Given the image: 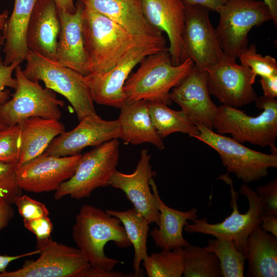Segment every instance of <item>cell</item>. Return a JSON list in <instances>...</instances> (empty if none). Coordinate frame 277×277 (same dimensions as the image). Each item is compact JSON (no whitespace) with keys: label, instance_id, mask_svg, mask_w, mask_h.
I'll use <instances>...</instances> for the list:
<instances>
[{"label":"cell","instance_id":"cell-1","mask_svg":"<svg viewBox=\"0 0 277 277\" xmlns=\"http://www.w3.org/2000/svg\"><path fill=\"white\" fill-rule=\"evenodd\" d=\"M82 32L87 74L109 71L134 45L159 36L134 35L114 21L84 5Z\"/></svg>","mask_w":277,"mask_h":277},{"label":"cell","instance_id":"cell-2","mask_svg":"<svg viewBox=\"0 0 277 277\" xmlns=\"http://www.w3.org/2000/svg\"><path fill=\"white\" fill-rule=\"evenodd\" d=\"M72 235L74 243L91 266L112 270L121 263L106 256L104 247L110 241L118 247L131 246L124 227L116 217L92 205H83L75 217Z\"/></svg>","mask_w":277,"mask_h":277},{"label":"cell","instance_id":"cell-3","mask_svg":"<svg viewBox=\"0 0 277 277\" xmlns=\"http://www.w3.org/2000/svg\"><path fill=\"white\" fill-rule=\"evenodd\" d=\"M140 64L123 87L126 102L143 100L168 106L172 103L169 97L170 91L194 65L189 58L180 65H173L168 48L146 56Z\"/></svg>","mask_w":277,"mask_h":277},{"label":"cell","instance_id":"cell-4","mask_svg":"<svg viewBox=\"0 0 277 277\" xmlns=\"http://www.w3.org/2000/svg\"><path fill=\"white\" fill-rule=\"evenodd\" d=\"M255 106L262 110L256 116H249L236 108L218 106L213 129L221 134H230L242 144L269 146L271 153L277 155V100L263 95L258 97Z\"/></svg>","mask_w":277,"mask_h":277},{"label":"cell","instance_id":"cell-5","mask_svg":"<svg viewBox=\"0 0 277 277\" xmlns=\"http://www.w3.org/2000/svg\"><path fill=\"white\" fill-rule=\"evenodd\" d=\"M217 179L223 180L230 187V205L232 208L231 214L222 222L216 224L208 223L207 217L196 219L192 224L188 222L184 230L188 233H197L219 239H231L238 250L244 252L249 236L260 226L263 214L262 202L255 191L245 183L240 188V194L246 197L249 208L244 214L240 213L239 193L234 188L229 173L221 174Z\"/></svg>","mask_w":277,"mask_h":277},{"label":"cell","instance_id":"cell-6","mask_svg":"<svg viewBox=\"0 0 277 277\" xmlns=\"http://www.w3.org/2000/svg\"><path fill=\"white\" fill-rule=\"evenodd\" d=\"M25 61L23 69L25 76L32 81H42L46 87L64 96L73 107L79 121L97 115L84 76L31 51Z\"/></svg>","mask_w":277,"mask_h":277},{"label":"cell","instance_id":"cell-7","mask_svg":"<svg viewBox=\"0 0 277 277\" xmlns=\"http://www.w3.org/2000/svg\"><path fill=\"white\" fill-rule=\"evenodd\" d=\"M216 36L225 56L236 61L247 47L252 28L272 20L268 6L259 0H228L216 11Z\"/></svg>","mask_w":277,"mask_h":277},{"label":"cell","instance_id":"cell-8","mask_svg":"<svg viewBox=\"0 0 277 277\" xmlns=\"http://www.w3.org/2000/svg\"><path fill=\"white\" fill-rule=\"evenodd\" d=\"M164 36L151 37L132 47L111 69L84 76L93 102L120 108L126 102L124 84L134 67L146 56L168 48Z\"/></svg>","mask_w":277,"mask_h":277},{"label":"cell","instance_id":"cell-9","mask_svg":"<svg viewBox=\"0 0 277 277\" xmlns=\"http://www.w3.org/2000/svg\"><path fill=\"white\" fill-rule=\"evenodd\" d=\"M199 133L192 137L213 149L219 154L228 173L246 184L258 181L277 167V155L251 149L233 138L221 134L203 125H197Z\"/></svg>","mask_w":277,"mask_h":277},{"label":"cell","instance_id":"cell-10","mask_svg":"<svg viewBox=\"0 0 277 277\" xmlns=\"http://www.w3.org/2000/svg\"><path fill=\"white\" fill-rule=\"evenodd\" d=\"M14 73L17 87L11 98L0 105V123L12 126L31 117L60 120L64 102L56 98L54 91L27 77L19 65Z\"/></svg>","mask_w":277,"mask_h":277},{"label":"cell","instance_id":"cell-11","mask_svg":"<svg viewBox=\"0 0 277 277\" xmlns=\"http://www.w3.org/2000/svg\"><path fill=\"white\" fill-rule=\"evenodd\" d=\"M119 145L118 138H114L82 155L74 173L55 190L54 199L67 195L76 200L88 197L95 189L108 186L116 170Z\"/></svg>","mask_w":277,"mask_h":277},{"label":"cell","instance_id":"cell-12","mask_svg":"<svg viewBox=\"0 0 277 277\" xmlns=\"http://www.w3.org/2000/svg\"><path fill=\"white\" fill-rule=\"evenodd\" d=\"M39 258L27 261L16 270L5 271L0 277H86L91 265L77 248L53 241L37 244Z\"/></svg>","mask_w":277,"mask_h":277},{"label":"cell","instance_id":"cell-13","mask_svg":"<svg viewBox=\"0 0 277 277\" xmlns=\"http://www.w3.org/2000/svg\"><path fill=\"white\" fill-rule=\"evenodd\" d=\"M204 70L210 95L222 105L238 108L257 100L250 69L236 61L225 56Z\"/></svg>","mask_w":277,"mask_h":277},{"label":"cell","instance_id":"cell-14","mask_svg":"<svg viewBox=\"0 0 277 277\" xmlns=\"http://www.w3.org/2000/svg\"><path fill=\"white\" fill-rule=\"evenodd\" d=\"M185 19L183 41L186 58L204 70L225 56L220 47L215 29L210 18V10L199 5L184 4Z\"/></svg>","mask_w":277,"mask_h":277},{"label":"cell","instance_id":"cell-15","mask_svg":"<svg viewBox=\"0 0 277 277\" xmlns=\"http://www.w3.org/2000/svg\"><path fill=\"white\" fill-rule=\"evenodd\" d=\"M81 156L80 154L56 156L43 153L16 168L18 185L28 192L55 191L73 175Z\"/></svg>","mask_w":277,"mask_h":277},{"label":"cell","instance_id":"cell-16","mask_svg":"<svg viewBox=\"0 0 277 277\" xmlns=\"http://www.w3.org/2000/svg\"><path fill=\"white\" fill-rule=\"evenodd\" d=\"M121 134L118 120L106 121L98 115L88 116L71 130L65 131L55 137L44 153L56 156L76 155L87 147L120 138Z\"/></svg>","mask_w":277,"mask_h":277},{"label":"cell","instance_id":"cell-17","mask_svg":"<svg viewBox=\"0 0 277 277\" xmlns=\"http://www.w3.org/2000/svg\"><path fill=\"white\" fill-rule=\"evenodd\" d=\"M169 97L195 126L202 125L213 130L218 106L210 97L204 70L194 65L180 83L171 89Z\"/></svg>","mask_w":277,"mask_h":277},{"label":"cell","instance_id":"cell-18","mask_svg":"<svg viewBox=\"0 0 277 277\" xmlns=\"http://www.w3.org/2000/svg\"><path fill=\"white\" fill-rule=\"evenodd\" d=\"M150 157L148 149H143L134 171L126 174L115 170L108 186L122 190L133 207L145 217L149 224L155 223L157 225L160 212L150 185V181L155 175V172L152 170Z\"/></svg>","mask_w":277,"mask_h":277},{"label":"cell","instance_id":"cell-19","mask_svg":"<svg viewBox=\"0 0 277 277\" xmlns=\"http://www.w3.org/2000/svg\"><path fill=\"white\" fill-rule=\"evenodd\" d=\"M142 6L149 25L167 34L172 64H182L187 59L183 41L185 7L183 1L142 0Z\"/></svg>","mask_w":277,"mask_h":277},{"label":"cell","instance_id":"cell-20","mask_svg":"<svg viewBox=\"0 0 277 277\" xmlns=\"http://www.w3.org/2000/svg\"><path fill=\"white\" fill-rule=\"evenodd\" d=\"M60 31L58 12L54 1L37 0L27 32L26 42L30 51L56 62Z\"/></svg>","mask_w":277,"mask_h":277},{"label":"cell","instance_id":"cell-21","mask_svg":"<svg viewBox=\"0 0 277 277\" xmlns=\"http://www.w3.org/2000/svg\"><path fill=\"white\" fill-rule=\"evenodd\" d=\"M73 12L58 11L60 31L57 45L56 62L83 76L87 74L82 32L84 5L79 0Z\"/></svg>","mask_w":277,"mask_h":277},{"label":"cell","instance_id":"cell-22","mask_svg":"<svg viewBox=\"0 0 277 277\" xmlns=\"http://www.w3.org/2000/svg\"><path fill=\"white\" fill-rule=\"evenodd\" d=\"M150 185L160 212L159 228L154 227L150 233L157 247L162 250H171L184 247L189 243L184 238L183 231L188 220L197 219V210L193 207L182 211L170 208L161 200L157 186L152 178Z\"/></svg>","mask_w":277,"mask_h":277},{"label":"cell","instance_id":"cell-23","mask_svg":"<svg viewBox=\"0 0 277 277\" xmlns=\"http://www.w3.org/2000/svg\"><path fill=\"white\" fill-rule=\"evenodd\" d=\"M83 4L114 21L136 36H161L163 32L149 25L142 0H79Z\"/></svg>","mask_w":277,"mask_h":277},{"label":"cell","instance_id":"cell-24","mask_svg":"<svg viewBox=\"0 0 277 277\" xmlns=\"http://www.w3.org/2000/svg\"><path fill=\"white\" fill-rule=\"evenodd\" d=\"M120 109L117 119L121 127L120 138L133 145L149 143L160 150L165 148L163 138L152 123L148 102L127 101Z\"/></svg>","mask_w":277,"mask_h":277},{"label":"cell","instance_id":"cell-25","mask_svg":"<svg viewBox=\"0 0 277 277\" xmlns=\"http://www.w3.org/2000/svg\"><path fill=\"white\" fill-rule=\"evenodd\" d=\"M37 0H14L12 12L4 30L5 65H20L30 52L26 42L28 27Z\"/></svg>","mask_w":277,"mask_h":277},{"label":"cell","instance_id":"cell-26","mask_svg":"<svg viewBox=\"0 0 277 277\" xmlns=\"http://www.w3.org/2000/svg\"><path fill=\"white\" fill-rule=\"evenodd\" d=\"M18 124L20 154L17 167L44 153L51 141L65 131L64 125L55 119L31 117Z\"/></svg>","mask_w":277,"mask_h":277},{"label":"cell","instance_id":"cell-27","mask_svg":"<svg viewBox=\"0 0 277 277\" xmlns=\"http://www.w3.org/2000/svg\"><path fill=\"white\" fill-rule=\"evenodd\" d=\"M244 253L247 276H277V237L259 227L249 236Z\"/></svg>","mask_w":277,"mask_h":277},{"label":"cell","instance_id":"cell-28","mask_svg":"<svg viewBox=\"0 0 277 277\" xmlns=\"http://www.w3.org/2000/svg\"><path fill=\"white\" fill-rule=\"evenodd\" d=\"M105 211L118 218L123 224L127 237L134 248V275L138 276L141 272L140 264L148 256L147 243L149 223L134 207L122 211L111 209Z\"/></svg>","mask_w":277,"mask_h":277},{"label":"cell","instance_id":"cell-29","mask_svg":"<svg viewBox=\"0 0 277 277\" xmlns=\"http://www.w3.org/2000/svg\"><path fill=\"white\" fill-rule=\"evenodd\" d=\"M148 106L152 123L161 138L175 132L187 134L192 137L199 133L196 126L182 110H173L157 102H148Z\"/></svg>","mask_w":277,"mask_h":277},{"label":"cell","instance_id":"cell-30","mask_svg":"<svg viewBox=\"0 0 277 277\" xmlns=\"http://www.w3.org/2000/svg\"><path fill=\"white\" fill-rule=\"evenodd\" d=\"M184 250L185 277H222L219 261L212 252L189 243Z\"/></svg>","mask_w":277,"mask_h":277},{"label":"cell","instance_id":"cell-31","mask_svg":"<svg viewBox=\"0 0 277 277\" xmlns=\"http://www.w3.org/2000/svg\"><path fill=\"white\" fill-rule=\"evenodd\" d=\"M143 262L149 277H181L184 270V248L162 250L148 255Z\"/></svg>","mask_w":277,"mask_h":277},{"label":"cell","instance_id":"cell-32","mask_svg":"<svg viewBox=\"0 0 277 277\" xmlns=\"http://www.w3.org/2000/svg\"><path fill=\"white\" fill-rule=\"evenodd\" d=\"M204 247L217 256L223 277L244 276L245 255L238 250L232 240L210 239Z\"/></svg>","mask_w":277,"mask_h":277},{"label":"cell","instance_id":"cell-33","mask_svg":"<svg viewBox=\"0 0 277 277\" xmlns=\"http://www.w3.org/2000/svg\"><path fill=\"white\" fill-rule=\"evenodd\" d=\"M255 44H252L239 55L241 65L249 68L253 78L258 75L269 77L277 75V62L270 55L262 56L257 53Z\"/></svg>","mask_w":277,"mask_h":277},{"label":"cell","instance_id":"cell-34","mask_svg":"<svg viewBox=\"0 0 277 277\" xmlns=\"http://www.w3.org/2000/svg\"><path fill=\"white\" fill-rule=\"evenodd\" d=\"M19 124L0 130V162L17 164L20 154Z\"/></svg>","mask_w":277,"mask_h":277},{"label":"cell","instance_id":"cell-35","mask_svg":"<svg viewBox=\"0 0 277 277\" xmlns=\"http://www.w3.org/2000/svg\"><path fill=\"white\" fill-rule=\"evenodd\" d=\"M17 165L0 162V198L10 204H14L22 195V189L16 177Z\"/></svg>","mask_w":277,"mask_h":277},{"label":"cell","instance_id":"cell-36","mask_svg":"<svg viewBox=\"0 0 277 277\" xmlns=\"http://www.w3.org/2000/svg\"><path fill=\"white\" fill-rule=\"evenodd\" d=\"M14 204L23 221L31 220L49 215V212L45 204L27 195H21Z\"/></svg>","mask_w":277,"mask_h":277},{"label":"cell","instance_id":"cell-37","mask_svg":"<svg viewBox=\"0 0 277 277\" xmlns=\"http://www.w3.org/2000/svg\"><path fill=\"white\" fill-rule=\"evenodd\" d=\"M255 192L262 202L263 214L277 215V178L258 187Z\"/></svg>","mask_w":277,"mask_h":277},{"label":"cell","instance_id":"cell-38","mask_svg":"<svg viewBox=\"0 0 277 277\" xmlns=\"http://www.w3.org/2000/svg\"><path fill=\"white\" fill-rule=\"evenodd\" d=\"M18 65L17 63H12L6 65L0 61V105L10 98V92L6 88L15 89L17 87L16 79L13 77L12 73Z\"/></svg>","mask_w":277,"mask_h":277},{"label":"cell","instance_id":"cell-39","mask_svg":"<svg viewBox=\"0 0 277 277\" xmlns=\"http://www.w3.org/2000/svg\"><path fill=\"white\" fill-rule=\"evenodd\" d=\"M23 222L25 228L35 235L37 244L51 239L53 224L48 216Z\"/></svg>","mask_w":277,"mask_h":277},{"label":"cell","instance_id":"cell-40","mask_svg":"<svg viewBox=\"0 0 277 277\" xmlns=\"http://www.w3.org/2000/svg\"><path fill=\"white\" fill-rule=\"evenodd\" d=\"M264 96L276 98L277 97V75L269 77H261L260 80Z\"/></svg>","mask_w":277,"mask_h":277},{"label":"cell","instance_id":"cell-41","mask_svg":"<svg viewBox=\"0 0 277 277\" xmlns=\"http://www.w3.org/2000/svg\"><path fill=\"white\" fill-rule=\"evenodd\" d=\"M11 205L0 198V231L7 226L14 217V211Z\"/></svg>","mask_w":277,"mask_h":277},{"label":"cell","instance_id":"cell-42","mask_svg":"<svg viewBox=\"0 0 277 277\" xmlns=\"http://www.w3.org/2000/svg\"><path fill=\"white\" fill-rule=\"evenodd\" d=\"M260 227L277 237V215L263 214Z\"/></svg>","mask_w":277,"mask_h":277},{"label":"cell","instance_id":"cell-43","mask_svg":"<svg viewBox=\"0 0 277 277\" xmlns=\"http://www.w3.org/2000/svg\"><path fill=\"white\" fill-rule=\"evenodd\" d=\"M39 252L40 249L39 248H36L35 250L17 255L0 254V274L6 271V268L11 262L21 259L22 258L39 254Z\"/></svg>","mask_w":277,"mask_h":277},{"label":"cell","instance_id":"cell-44","mask_svg":"<svg viewBox=\"0 0 277 277\" xmlns=\"http://www.w3.org/2000/svg\"><path fill=\"white\" fill-rule=\"evenodd\" d=\"M184 4L199 5L208 8L210 11H216L228 0H182Z\"/></svg>","mask_w":277,"mask_h":277},{"label":"cell","instance_id":"cell-45","mask_svg":"<svg viewBox=\"0 0 277 277\" xmlns=\"http://www.w3.org/2000/svg\"><path fill=\"white\" fill-rule=\"evenodd\" d=\"M124 275L118 271L97 269L91 266L86 277H122L125 276Z\"/></svg>","mask_w":277,"mask_h":277},{"label":"cell","instance_id":"cell-46","mask_svg":"<svg viewBox=\"0 0 277 277\" xmlns=\"http://www.w3.org/2000/svg\"><path fill=\"white\" fill-rule=\"evenodd\" d=\"M58 11L73 12L75 10L76 6L73 0H54Z\"/></svg>","mask_w":277,"mask_h":277},{"label":"cell","instance_id":"cell-47","mask_svg":"<svg viewBox=\"0 0 277 277\" xmlns=\"http://www.w3.org/2000/svg\"><path fill=\"white\" fill-rule=\"evenodd\" d=\"M268 6L271 12L272 21L276 27L277 26V0H263Z\"/></svg>","mask_w":277,"mask_h":277},{"label":"cell","instance_id":"cell-48","mask_svg":"<svg viewBox=\"0 0 277 277\" xmlns=\"http://www.w3.org/2000/svg\"><path fill=\"white\" fill-rule=\"evenodd\" d=\"M8 16V11L7 10L0 13V31L5 29Z\"/></svg>","mask_w":277,"mask_h":277},{"label":"cell","instance_id":"cell-49","mask_svg":"<svg viewBox=\"0 0 277 277\" xmlns=\"http://www.w3.org/2000/svg\"><path fill=\"white\" fill-rule=\"evenodd\" d=\"M4 39L3 35H2L0 34V52L2 49V47L4 45Z\"/></svg>","mask_w":277,"mask_h":277},{"label":"cell","instance_id":"cell-50","mask_svg":"<svg viewBox=\"0 0 277 277\" xmlns=\"http://www.w3.org/2000/svg\"><path fill=\"white\" fill-rule=\"evenodd\" d=\"M7 126H4V125L0 123V130L3 129L5 128H6Z\"/></svg>","mask_w":277,"mask_h":277}]
</instances>
